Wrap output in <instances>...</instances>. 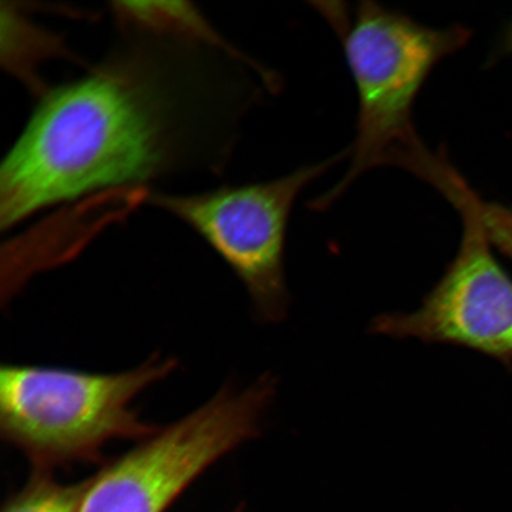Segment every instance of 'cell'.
I'll return each mask as SVG.
<instances>
[{"instance_id":"7","label":"cell","mask_w":512,"mask_h":512,"mask_svg":"<svg viewBox=\"0 0 512 512\" xmlns=\"http://www.w3.org/2000/svg\"><path fill=\"white\" fill-rule=\"evenodd\" d=\"M123 28L184 38L228 51H238L210 28L200 12L185 2H121L113 4Z\"/></svg>"},{"instance_id":"3","label":"cell","mask_w":512,"mask_h":512,"mask_svg":"<svg viewBox=\"0 0 512 512\" xmlns=\"http://www.w3.org/2000/svg\"><path fill=\"white\" fill-rule=\"evenodd\" d=\"M176 368V360L160 356L113 374L4 364L0 434L36 472L99 462L112 441L139 443L159 430L134 411L133 401Z\"/></svg>"},{"instance_id":"12","label":"cell","mask_w":512,"mask_h":512,"mask_svg":"<svg viewBox=\"0 0 512 512\" xmlns=\"http://www.w3.org/2000/svg\"><path fill=\"white\" fill-rule=\"evenodd\" d=\"M234 512H243V511H242V508H240V509H238V510H236Z\"/></svg>"},{"instance_id":"6","label":"cell","mask_w":512,"mask_h":512,"mask_svg":"<svg viewBox=\"0 0 512 512\" xmlns=\"http://www.w3.org/2000/svg\"><path fill=\"white\" fill-rule=\"evenodd\" d=\"M347 157L345 150L273 181L195 195L156 194L151 201L187 224L232 268L262 322L279 323L290 305L285 247L294 203L315 179Z\"/></svg>"},{"instance_id":"5","label":"cell","mask_w":512,"mask_h":512,"mask_svg":"<svg viewBox=\"0 0 512 512\" xmlns=\"http://www.w3.org/2000/svg\"><path fill=\"white\" fill-rule=\"evenodd\" d=\"M457 209L462 240L454 258L418 310L381 315L374 334L459 345L512 360V280L492 252L480 221L479 196L445 159L430 182Z\"/></svg>"},{"instance_id":"8","label":"cell","mask_w":512,"mask_h":512,"mask_svg":"<svg viewBox=\"0 0 512 512\" xmlns=\"http://www.w3.org/2000/svg\"><path fill=\"white\" fill-rule=\"evenodd\" d=\"M3 62L9 72L38 89L40 81L34 68L49 57L66 55L61 38L37 28L18 14L16 9H3Z\"/></svg>"},{"instance_id":"9","label":"cell","mask_w":512,"mask_h":512,"mask_svg":"<svg viewBox=\"0 0 512 512\" xmlns=\"http://www.w3.org/2000/svg\"><path fill=\"white\" fill-rule=\"evenodd\" d=\"M88 482L62 484L53 473L34 471L27 485L5 502L2 512H78Z\"/></svg>"},{"instance_id":"10","label":"cell","mask_w":512,"mask_h":512,"mask_svg":"<svg viewBox=\"0 0 512 512\" xmlns=\"http://www.w3.org/2000/svg\"><path fill=\"white\" fill-rule=\"evenodd\" d=\"M478 211L491 245L512 259V208L479 197Z\"/></svg>"},{"instance_id":"2","label":"cell","mask_w":512,"mask_h":512,"mask_svg":"<svg viewBox=\"0 0 512 512\" xmlns=\"http://www.w3.org/2000/svg\"><path fill=\"white\" fill-rule=\"evenodd\" d=\"M342 43L354 80L358 114L350 165L334 188L311 203L334 204L367 171L379 166L406 169L424 149L413 124V107L435 67L470 40L458 24L432 28L375 2L349 11L344 3H312Z\"/></svg>"},{"instance_id":"1","label":"cell","mask_w":512,"mask_h":512,"mask_svg":"<svg viewBox=\"0 0 512 512\" xmlns=\"http://www.w3.org/2000/svg\"><path fill=\"white\" fill-rule=\"evenodd\" d=\"M131 32L91 73L42 96L0 168L3 230L95 190L224 162L246 87L198 59L208 44Z\"/></svg>"},{"instance_id":"4","label":"cell","mask_w":512,"mask_h":512,"mask_svg":"<svg viewBox=\"0 0 512 512\" xmlns=\"http://www.w3.org/2000/svg\"><path fill=\"white\" fill-rule=\"evenodd\" d=\"M275 392L271 375L220 389L88 478L78 512H165L210 466L259 437Z\"/></svg>"},{"instance_id":"11","label":"cell","mask_w":512,"mask_h":512,"mask_svg":"<svg viewBox=\"0 0 512 512\" xmlns=\"http://www.w3.org/2000/svg\"><path fill=\"white\" fill-rule=\"evenodd\" d=\"M508 41H509L510 48H512V29L510 31V35H509Z\"/></svg>"}]
</instances>
